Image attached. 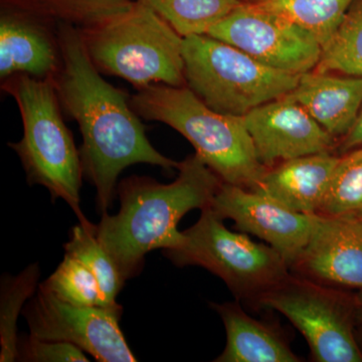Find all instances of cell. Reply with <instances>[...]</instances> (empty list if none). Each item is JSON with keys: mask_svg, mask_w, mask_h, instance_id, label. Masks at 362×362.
<instances>
[{"mask_svg": "<svg viewBox=\"0 0 362 362\" xmlns=\"http://www.w3.org/2000/svg\"><path fill=\"white\" fill-rule=\"evenodd\" d=\"M61 64L58 23L16 4L1 1V82L14 75L52 81Z\"/></svg>", "mask_w": 362, "mask_h": 362, "instance_id": "4fadbf2b", "label": "cell"}, {"mask_svg": "<svg viewBox=\"0 0 362 362\" xmlns=\"http://www.w3.org/2000/svg\"><path fill=\"white\" fill-rule=\"evenodd\" d=\"M313 71L362 77V0H354Z\"/></svg>", "mask_w": 362, "mask_h": 362, "instance_id": "44dd1931", "label": "cell"}, {"mask_svg": "<svg viewBox=\"0 0 362 362\" xmlns=\"http://www.w3.org/2000/svg\"><path fill=\"white\" fill-rule=\"evenodd\" d=\"M173 182L132 175L117 185L121 207L115 216L102 214L95 225L97 239L116 264L124 280L139 275L145 256L170 250L182 240L181 218L211 204L223 181L197 154L178 166Z\"/></svg>", "mask_w": 362, "mask_h": 362, "instance_id": "7a4b0ae2", "label": "cell"}, {"mask_svg": "<svg viewBox=\"0 0 362 362\" xmlns=\"http://www.w3.org/2000/svg\"><path fill=\"white\" fill-rule=\"evenodd\" d=\"M339 158L321 152L280 162L268 168L255 192L298 213L319 214Z\"/></svg>", "mask_w": 362, "mask_h": 362, "instance_id": "9a60e30c", "label": "cell"}, {"mask_svg": "<svg viewBox=\"0 0 362 362\" xmlns=\"http://www.w3.org/2000/svg\"><path fill=\"white\" fill-rule=\"evenodd\" d=\"M311 33L321 47L332 37L354 0H247Z\"/></svg>", "mask_w": 362, "mask_h": 362, "instance_id": "d6986e66", "label": "cell"}, {"mask_svg": "<svg viewBox=\"0 0 362 362\" xmlns=\"http://www.w3.org/2000/svg\"><path fill=\"white\" fill-rule=\"evenodd\" d=\"M319 214L362 216V146L340 157Z\"/></svg>", "mask_w": 362, "mask_h": 362, "instance_id": "cb8c5ba5", "label": "cell"}, {"mask_svg": "<svg viewBox=\"0 0 362 362\" xmlns=\"http://www.w3.org/2000/svg\"><path fill=\"white\" fill-rule=\"evenodd\" d=\"M175 265L201 266L220 277L237 298L258 301L265 293L289 277V266L270 245L258 244L246 233H235L211 206L182 232L177 247L164 250Z\"/></svg>", "mask_w": 362, "mask_h": 362, "instance_id": "52a82bcc", "label": "cell"}, {"mask_svg": "<svg viewBox=\"0 0 362 362\" xmlns=\"http://www.w3.org/2000/svg\"><path fill=\"white\" fill-rule=\"evenodd\" d=\"M361 318H362V299L361 302Z\"/></svg>", "mask_w": 362, "mask_h": 362, "instance_id": "83f0119b", "label": "cell"}, {"mask_svg": "<svg viewBox=\"0 0 362 362\" xmlns=\"http://www.w3.org/2000/svg\"><path fill=\"white\" fill-rule=\"evenodd\" d=\"M243 1H247V0H243Z\"/></svg>", "mask_w": 362, "mask_h": 362, "instance_id": "f1b7e54d", "label": "cell"}, {"mask_svg": "<svg viewBox=\"0 0 362 362\" xmlns=\"http://www.w3.org/2000/svg\"><path fill=\"white\" fill-rule=\"evenodd\" d=\"M207 35L233 45L276 70L302 75L313 71L322 47L296 23L251 2L214 25Z\"/></svg>", "mask_w": 362, "mask_h": 362, "instance_id": "30bf717a", "label": "cell"}, {"mask_svg": "<svg viewBox=\"0 0 362 362\" xmlns=\"http://www.w3.org/2000/svg\"><path fill=\"white\" fill-rule=\"evenodd\" d=\"M290 97L334 138L344 137L362 107V77L311 71L302 74Z\"/></svg>", "mask_w": 362, "mask_h": 362, "instance_id": "2e32d148", "label": "cell"}, {"mask_svg": "<svg viewBox=\"0 0 362 362\" xmlns=\"http://www.w3.org/2000/svg\"><path fill=\"white\" fill-rule=\"evenodd\" d=\"M361 146H362V107L354 127L343 137L340 151L342 153H346Z\"/></svg>", "mask_w": 362, "mask_h": 362, "instance_id": "4316f807", "label": "cell"}, {"mask_svg": "<svg viewBox=\"0 0 362 362\" xmlns=\"http://www.w3.org/2000/svg\"><path fill=\"white\" fill-rule=\"evenodd\" d=\"M293 269L322 284L362 290V216L314 214L308 244Z\"/></svg>", "mask_w": 362, "mask_h": 362, "instance_id": "5bb4252c", "label": "cell"}, {"mask_svg": "<svg viewBox=\"0 0 362 362\" xmlns=\"http://www.w3.org/2000/svg\"><path fill=\"white\" fill-rule=\"evenodd\" d=\"M42 285L66 303L101 306L99 284L94 274L69 254Z\"/></svg>", "mask_w": 362, "mask_h": 362, "instance_id": "d4e9b609", "label": "cell"}, {"mask_svg": "<svg viewBox=\"0 0 362 362\" xmlns=\"http://www.w3.org/2000/svg\"><path fill=\"white\" fill-rule=\"evenodd\" d=\"M58 30L62 64L52 82L62 109L80 127L83 173L96 187L98 209L103 214L112 206L124 169L145 163L171 170L180 163L150 143L131 97L105 80L78 28L59 23Z\"/></svg>", "mask_w": 362, "mask_h": 362, "instance_id": "6da1fadb", "label": "cell"}, {"mask_svg": "<svg viewBox=\"0 0 362 362\" xmlns=\"http://www.w3.org/2000/svg\"><path fill=\"white\" fill-rule=\"evenodd\" d=\"M245 124L259 161L267 168L280 162L329 152L335 138L289 95L252 109Z\"/></svg>", "mask_w": 362, "mask_h": 362, "instance_id": "7c38bea8", "label": "cell"}, {"mask_svg": "<svg viewBox=\"0 0 362 362\" xmlns=\"http://www.w3.org/2000/svg\"><path fill=\"white\" fill-rule=\"evenodd\" d=\"M1 89L16 100L23 120V138L8 145L20 157L28 182L47 188L52 202L65 201L78 223L88 225L80 206V150L64 121L54 82L14 75L2 81Z\"/></svg>", "mask_w": 362, "mask_h": 362, "instance_id": "277c9868", "label": "cell"}, {"mask_svg": "<svg viewBox=\"0 0 362 362\" xmlns=\"http://www.w3.org/2000/svg\"><path fill=\"white\" fill-rule=\"evenodd\" d=\"M225 324L226 346L216 362H298L284 337L247 315L238 302L211 303Z\"/></svg>", "mask_w": 362, "mask_h": 362, "instance_id": "e0dca14e", "label": "cell"}, {"mask_svg": "<svg viewBox=\"0 0 362 362\" xmlns=\"http://www.w3.org/2000/svg\"><path fill=\"white\" fill-rule=\"evenodd\" d=\"M183 58L187 87L209 108L226 115L246 116L289 94L301 76L263 65L209 35L185 37Z\"/></svg>", "mask_w": 362, "mask_h": 362, "instance_id": "8992f818", "label": "cell"}, {"mask_svg": "<svg viewBox=\"0 0 362 362\" xmlns=\"http://www.w3.org/2000/svg\"><path fill=\"white\" fill-rule=\"evenodd\" d=\"M123 308L76 306L40 284L23 314L32 337L76 345L97 361L135 362L119 320Z\"/></svg>", "mask_w": 362, "mask_h": 362, "instance_id": "9c48e42d", "label": "cell"}, {"mask_svg": "<svg viewBox=\"0 0 362 362\" xmlns=\"http://www.w3.org/2000/svg\"><path fill=\"white\" fill-rule=\"evenodd\" d=\"M185 37L207 35L243 0H140Z\"/></svg>", "mask_w": 362, "mask_h": 362, "instance_id": "ffe728a7", "label": "cell"}, {"mask_svg": "<svg viewBox=\"0 0 362 362\" xmlns=\"http://www.w3.org/2000/svg\"><path fill=\"white\" fill-rule=\"evenodd\" d=\"M77 28H89L126 11L134 0H1Z\"/></svg>", "mask_w": 362, "mask_h": 362, "instance_id": "603a6c76", "label": "cell"}, {"mask_svg": "<svg viewBox=\"0 0 362 362\" xmlns=\"http://www.w3.org/2000/svg\"><path fill=\"white\" fill-rule=\"evenodd\" d=\"M40 275L39 264H32L16 277L4 276L0 292V361L18 359L20 338L16 322L25 304L37 292Z\"/></svg>", "mask_w": 362, "mask_h": 362, "instance_id": "7402d4cb", "label": "cell"}, {"mask_svg": "<svg viewBox=\"0 0 362 362\" xmlns=\"http://www.w3.org/2000/svg\"><path fill=\"white\" fill-rule=\"evenodd\" d=\"M257 303L287 317L318 362H361L351 312L339 293L311 279L290 275Z\"/></svg>", "mask_w": 362, "mask_h": 362, "instance_id": "ba28073f", "label": "cell"}, {"mask_svg": "<svg viewBox=\"0 0 362 362\" xmlns=\"http://www.w3.org/2000/svg\"><path fill=\"white\" fill-rule=\"evenodd\" d=\"M66 254L78 259L96 277L101 295V307L121 308L116 299L125 280L116 264L100 244L94 223L78 225L71 228L70 240L64 245Z\"/></svg>", "mask_w": 362, "mask_h": 362, "instance_id": "ac0fdd59", "label": "cell"}, {"mask_svg": "<svg viewBox=\"0 0 362 362\" xmlns=\"http://www.w3.org/2000/svg\"><path fill=\"white\" fill-rule=\"evenodd\" d=\"M18 361L28 362H88L84 351L63 341H47L28 337L18 343Z\"/></svg>", "mask_w": 362, "mask_h": 362, "instance_id": "484cf974", "label": "cell"}, {"mask_svg": "<svg viewBox=\"0 0 362 362\" xmlns=\"http://www.w3.org/2000/svg\"><path fill=\"white\" fill-rule=\"evenodd\" d=\"M131 105L141 118L166 124L185 136L223 182L258 188L268 168L257 156L244 117L213 110L187 86H149L137 90Z\"/></svg>", "mask_w": 362, "mask_h": 362, "instance_id": "3957f363", "label": "cell"}, {"mask_svg": "<svg viewBox=\"0 0 362 362\" xmlns=\"http://www.w3.org/2000/svg\"><path fill=\"white\" fill-rule=\"evenodd\" d=\"M90 61L106 75L136 90L152 85L187 86L183 37L140 0L122 13L78 28Z\"/></svg>", "mask_w": 362, "mask_h": 362, "instance_id": "5b68a950", "label": "cell"}, {"mask_svg": "<svg viewBox=\"0 0 362 362\" xmlns=\"http://www.w3.org/2000/svg\"><path fill=\"white\" fill-rule=\"evenodd\" d=\"M209 206L235 228L265 240L289 268L297 263L308 244L313 214L298 213L255 190L221 182Z\"/></svg>", "mask_w": 362, "mask_h": 362, "instance_id": "8fae6325", "label": "cell"}]
</instances>
